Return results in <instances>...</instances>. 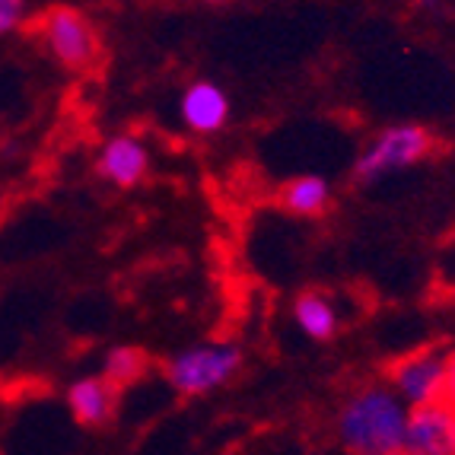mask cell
Segmentation results:
<instances>
[{
	"label": "cell",
	"instance_id": "1",
	"mask_svg": "<svg viewBox=\"0 0 455 455\" xmlns=\"http://www.w3.org/2000/svg\"><path fill=\"white\" fill-rule=\"evenodd\" d=\"M408 411L386 382H366L338 408L334 436L347 455H402Z\"/></svg>",
	"mask_w": 455,
	"mask_h": 455
},
{
	"label": "cell",
	"instance_id": "11",
	"mask_svg": "<svg viewBox=\"0 0 455 455\" xmlns=\"http://www.w3.org/2000/svg\"><path fill=\"white\" fill-rule=\"evenodd\" d=\"M277 201L283 211L296 213V217H319L331 207V185L322 175H296L283 182Z\"/></svg>",
	"mask_w": 455,
	"mask_h": 455
},
{
	"label": "cell",
	"instance_id": "7",
	"mask_svg": "<svg viewBox=\"0 0 455 455\" xmlns=\"http://www.w3.org/2000/svg\"><path fill=\"white\" fill-rule=\"evenodd\" d=\"M150 172V150L137 134H112L96 153V175L115 188H134Z\"/></svg>",
	"mask_w": 455,
	"mask_h": 455
},
{
	"label": "cell",
	"instance_id": "12",
	"mask_svg": "<svg viewBox=\"0 0 455 455\" xmlns=\"http://www.w3.org/2000/svg\"><path fill=\"white\" fill-rule=\"evenodd\" d=\"M147 372H150V357H147V350L134 347V344H115L102 357V376L118 388L134 386Z\"/></svg>",
	"mask_w": 455,
	"mask_h": 455
},
{
	"label": "cell",
	"instance_id": "10",
	"mask_svg": "<svg viewBox=\"0 0 455 455\" xmlns=\"http://www.w3.org/2000/svg\"><path fill=\"white\" fill-rule=\"evenodd\" d=\"M293 322L312 341H331L334 334H338V325H341L334 303L325 293H319V290H306V293L296 296Z\"/></svg>",
	"mask_w": 455,
	"mask_h": 455
},
{
	"label": "cell",
	"instance_id": "16",
	"mask_svg": "<svg viewBox=\"0 0 455 455\" xmlns=\"http://www.w3.org/2000/svg\"><path fill=\"white\" fill-rule=\"evenodd\" d=\"M204 4H217L220 7V4H235V0H204Z\"/></svg>",
	"mask_w": 455,
	"mask_h": 455
},
{
	"label": "cell",
	"instance_id": "6",
	"mask_svg": "<svg viewBox=\"0 0 455 455\" xmlns=\"http://www.w3.org/2000/svg\"><path fill=\"white\" fill-rule=\"evenodd\" d=\"M402 455H455V408L446 402L411 408Z\"/></svg>",
	"mask_w": 455,
	"mask_h": 455
},
{
	"label": "cell",
	"instance_id": "5",
	"mask_svg": "<svg viewBox=\"0 0 455 455\" xmlns=\"http://www.w3.org/2000/svg\"><path fill=\"white\" fill-rule=\"evenodd\" d=\"M446 357H449L446 350H436V347L404 354L402 360H395L388 366L386 386L408 408L443 402V392H446Z\"/></svg>",
	"mask_w": 455,
	"mask_h": 455
},
{
	"label": "cell",
	"instance_id": "2",
	"mask_svg": "<svg viewBox=\"0 0 455 455\" xmlns=\"http://www.w3.org/2000/svg\"><path fill=\"white\" fill-rule=\"evenodd\" d=\"M239 370H243L239 344L201 341L175 350L163 366V379L172 392L185 395V398H197V395H211L217 388L229 386Z\"/></svg>",
	"mask_w": 455,
	"mask_h": 455
},
{
	"label": "cell",
	"instance_id": "15",
	"mask_svg": "<svg viewBox=\"0 0 455 455\" xmlns=\"http://www.w3.org/2000/svg\"><path fill=\"white\" fill-rule=\"evenodd\" d=\"M418 10H427V13H436V10L443 7V0H411Z\"/></svg>",
	"mask_w": 455,
	"mask_h": 455
},
{
	"label": "cell",
	"instance_id": "4",
	"mask_svg": "<svg viewBox=\"0 0 455 455\" xmlns=\"http://www.w3.org/2000/svg\"><path fill=\"white\" fill-rule=\"evenodd\" d=\"M38 38L54 61L68 70H86L99 61L102 42L86 13L74 7H52L38 20Z\"/></svg>",
	"mask_w": 455,
	"mask_h": 455
},
{
	"label": "cell",
	"instance_id": "9",
	"mask_svg": "<svg viewBox=\"0 0 455 455\" xmlns=\"http://www.w3.org/2000/svg\"><path fill=\"white\" fill-rule=\"evenodd\" d=\"M229 96L223 86H217L213 80H195L191 86H185L182 102H179V115L188 131L195 134H217L227 128L229 122Z\"/></svg>",
	"mask_w": 455,
	"mask_h": 455
},
{
	"label": "cell",
	"instance_id": "14",
	"mask_svg": "<svg viewBox=\"0 0 455 455\" xmlns=\"http://www.w3.org/2000/svg\"><path fill=\"white\" fill-rule=\"evenodd\" d=\"M443 402L449 408H455V350H449L446 357V392H443Z\"/></svg>",
	"mask_w": 455,
	"mask_h": 455
},
{
	"label": "cell",
	"instance_id": "8",
	"mask_svg": "<svg viewBox=\"0 0 455 455\" xmlns=\"http://www.w3.org/2000/svg\"><path fill=\"white\" fill-rule=\"evenodd\" d=\"M118 402H122V388L99 372V376H80L68 386L64 392V404H68L70 418L86 430H99L115 420L118 414Z\"/></svg>",
	"mask_w": 455,
	"mask_h": 455
},
{
	"label": "cell",
	"instance_id": "13",
	"mask_svg": "<svg viewBox=\"0 0 455 455\" xmlns=\"http://www.w3.org/2000/svg\"><path fill=\"white\" fill-rule=\"evenodd\" d=\"M26 16H29V0H0V38L23 29Z\"/></svg>",
	"mask_w": 455,
	"mask_h": 455
},
{
	"label": "cell",
	"instance_id": "3",
	"mask_svg": "<svg viewBox=\"0 0 455 455\" xmlns=\"http://www.w3.org/2000/svg\"><path fill=\"white\" fill-rule=\"evenodd\" d=\"M430 153H433V134L424 124H414V122L392 124V128L379 131L363 147V153L354 163V182L360 185L379 182L388 172L418 166Z\"/></svg>",
	"mask_w": 455,
	"mask_h": 455
}]
</instances>
